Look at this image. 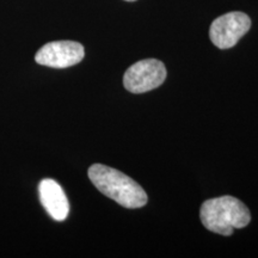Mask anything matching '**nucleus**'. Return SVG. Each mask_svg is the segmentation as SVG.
<instances>
[{
    "mask_svg": "<svg viewBox=\"0 0 258 258\" xmlns=\"http://www.w3.org/2000/svg\"><path fill=\"white\" fill-rule=\"evenodd\" d=\"M38 191H40L41 203L48 214L54 220L63 221L69 215L70 203L59 183L50 178L41 180Z\"/></svg>",
    "mask_w": 258,
    "mask_h": 258,
    "instance_id": "obj_6",
    "label": "nucleus"
},
{
    "mask_svg": "<svg viewBox=\"0 0 258 258\" xmlns=\"http://www.w3.org/2000/svg\"><path fill=\"white\" fill-rule=\"evenodd\" d=\"M200 218L207 230L231 235L235 228H244L250 224L251 213L240 200L233 196H221L203 202Z\"/></svg>",
    "mask_w": 258,
    "mask_h": 258,
    "instance_id": "obj_2",
    "label": "nucleus"
},
{
    "mask_svg": "<svg viewBox=\"0 0 258 258\" xmlns=\"http://www.w3.org/2000/svg\"><path fill=\"white\" fill-rule=\"evenodd\" d=\"M85 50L82 44L74 41H54L44 44L35 55L42 66L51 69H67L84 59Z\"/></svg>",
    "mask_w": 258,
    "mask_h": 258,
    "instance_id": "obj_5",
    "label": "nucleus"
},
{
    "mask_svg": "<svg viewBox=\"0 0 258 258\" xmlns=\"http://www.w3.org/2000/svg\"><path fill=\"white\" fill-rule=\"evenodd\" d=\"M89 178L102 194L125 208H141L147 203V194L140 185L121 171L102 164L89 169Z\"/></svg>",
    "mask_w": 258,
    "mask_h": 258,
    "instance_id": "obj_1",
    "label": "nucleus"
},
{
    "mask_svg": "<svg viewBox=\"0 0 258 258\" xmlns=\"http://www.w3.org/2000/svg\"><path fill=\"white\" fill-rule=\"evenodd\" d=\"M251 19L244 12H228L213 22L209 36L214 46L220 49L234 47L238 41L250 30Z\"/></svg>",
    "mask_w": 258,
    "mask_h": 258,
    "instance_id": "obj_4",
    "label": "nucleus"
},
{
    "mask_svg": "<svg viewBox=\"0 0 258 258\" xmlns=\"http://www.w3.org/2000/svg\"><path fill=\"white\" fill-rule=\"evenodd\" d=\"M125 2H135V0H125Z\"/></svg>",
    "mask_w": 258,
    "mask_h": 258,
    "instance_id": "obj_7",
    "label": "nucleus"
},
{
    "mask_svg": "<svg viewBox=\"0 0 258 258\" xmlns=\"http://www.w3.org/2000/svg\"><path fill=\"white\" fill-rule=\"evenodd\" d=\"M166 69L156 59L141 60L125 71L123 85L132 93H144L154 90L165 82Z\"/></svg>",
    "mask_w": 258,
    "mask_h": 258,
    "instance_id": "obj_3",
    "label": "nucleus"
}]
</instances>
